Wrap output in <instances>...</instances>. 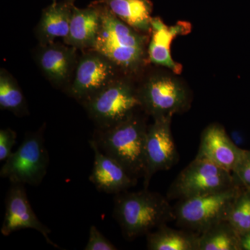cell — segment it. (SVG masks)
Returning <instances> with one entry per match:
<instances>
[{"mask_svg": "<svg viewBox=\"0 0 250 250\" xmlns=\"http://www.w3.org/2000/svg\"><path fill=\"white\" fill-rule=\"evenodd\" d=\"M101 25L93 50L109 59L123 75H135L148 58L149 37L116 17L100 1Z\"/></svg>", "mask_w": 250, "mask_h": 250, "instance_id": "1", "label": "cell"}, {"mask_svg": "<svg viewBox=\"0 0 250 250\" xmlns=\"http://www.w3.org/2000/svg\"><path fill=\"white\" fill-rule=\"evenodd\" d=\"M113 216L128 240L147 235L174 220L173 208L168 199L148 188L117 194Z\"/></svg>", "mask_w": 250, "mask_h": 250, "instance_id": "2", "label": "cell"}, {"mask_svg": "<svg viewBox=\"0 0 250 250\" xmlns=\"http://www.w3.org/2000/svg\"><path fill=\"white\" fill-rule=\"evenodd\" d=\"M147 127L146 121L136 113L111 127L97 128L91 140L101 152L119 163L134 178H143Z\"/></svg>", "mask_w": 250, "mask_h": 250, "instance_id": "3", "label": "cell"}, {"mask_svg": "<svg viewBox=\"0 0 250 250\" xmlns=\"http://www.w3.org/2000/svg\"><path fill=\"white\" fill-rule=\"evenodd\" d=\"M82 106L98 129L122 123L141 108L137 88L125 77L115 81Z\"/></svg>", "mask_w": 250, "mask_h": 250, "instance_id": "4", "label": "cell"}, {"mask_svg": "<svg viewBox=\"0 0 250 250\" xmlns=\"http://www.w3.org/2000/svg\"><path fill=\"white\" fill-rule=\"evenodd\" d=\"M45 128L43 125L37 131L26 134L17 150L4 161L0 177L9 179L11 183L40 185L49 164L44 138Z\"/></svg>", "mask_w": 250, "mask_h": 250, "instance_id": "5", "label": "cell"}, {"mask_svg": "<svg viewBox=\"0 0 250 250\" xmlns=\"http://www.w3.org/2000/svg\"><path fill=\"white\" fill-rule=\"evenodd\" d=\"M241 190V187L234 185L220 191L179 200L173 208L174 220L180 226L202 233L227 220Z\"/></svg>", "mask_w": 250, "mask_h": 250, "instance_id": "6", "label": "cell"}, {"mask_svg": "<svg viewBox=\"0 0 250 250\" xmlns=\"http://www.w3.org/2000/svg\"><path fill=\"white\" fill-rule=\"evenodd\" d=\"M137 92L141 109L153 119L187 111L191 102L183 82L169 74H153L137 88Z\"/></svg>", "mask_w": 250, "mask_h": 250, "instance_id": "7", "label": "cell"}, {"mask_svg": "<svg viewBox=\"0 0 250 250\" xmlns=\"http://www.w3.org/2000/svg\"><path fill=\"white\" fill-rule=\"evenodd\" d=\"M236 185L232 172L195 158L177 176L167 192L169 200H184Z\"/></svg>", "mask_w": 250, "mask_h": 250, "instance_id": "8", "label": "cell"}, {"mask_svg": "<svg viewBox=\"0 0 250 250\" xmlns=\"http://www.w3.org/2000/svg\"><path fill=\"white\" fill-rule=\"evenodd\" d=\"M123 73L109 59L96 51L86 50L77 62L70 85L65 92L81 104L122 77Z\"/></svg>", "mask_w": 250, "mask_h": 250, "instance_id": "9", "label": "cell"}, {"mask_svg": "<svg viewBox=\"0 0 250 250\" xmlns=\"http://www.w3.org/2000/svg\"><path fill=\"white\" fill-rule=\"evenodd\" d=\"M172 117L154 119L148 126L146 141V172L144 188H148L151 179L157 172L168 170L177 164L179 154L174 143L171 122Z\"/></svg>", "mask_w": 250, "mask_h": 250, "instance_id": "10", "label": "cell"}, {"mask_svg": "<svg viewBox=\"0 0 250 250\" xmlns=\"http://www.w3.org/2000/svg\"><path fill=\"white\" fill-rule=\"evenodd\" d=\"M24 184L11 183L5 200V215L1 228V234L9 236L19 230L31 229L42 235L51 246L59 248L49 238L52 231L41 223L33 210L28 199Z\"/></svg>", "mask_w": 250, "mask_h": 250, "instance_id": "11", "label": "cell"}, {"mask_svg": "<svg viewBox=\"0 0 250 250\" xmlns=\"http://www.w3.org/2000/svg\"><path fill=\"white\" fill-rule=\"evenodd\" d=\"M75 47L52 42L39 45L35 52L36 64L51 84L66 90L73 77L78 57Z\"/></svg>", "mask_w": 250, "mask_h": 250, "instance_id": "12", "label": "cell"}, {"mask_svg": "<svg viewBox=\"0 0 250 250\" xmlns=\"http://www.w3.org/2000/svg\"><path fill=\"white\" fill-rule=\"evenodd\" d=\"M246 150L237 147L223 125L213 123L204 130L196 157L232 172Z\"/></svg>", "mask_w": 250, "mask_h": 250, "instance_id": "13", "label": "cell"}, {"mask_svg": "<svg viewBox=\"0 0 250 250\" xmlns=\"http://www.w3.org/2000/svg\"><path fill=\"white\" fill-rule=\"evenodd\" d=\"M190 31V23L180 21L174 25L168 26L160 18H153L147 47L149 62L179 75L182 72V65L172 59L171 45L176 37L187 35Z\"/></svg>", "mask_w": 250, "mask_h": 250, "instance_id": "14", "label": "cell"}, {"mask_svg": "<svg viewBox=\"0 0 250 250\" xmlns=\"http://www.w3.org/2000/svg\"><path fill=\"white\" fill-rule=\"evenodd\" d=\"M89 144L94 153L89 179L98 190L117 195L136 185L138 179L130 175L119 163L101 152L93 140H90Z\"/></svg>", "mask_w": 250, "mask_h": 250, "instance_id": "15", "label": "cell"}, {"mask_svg": "<svg viewBox=\"0 0 250 250\" xmlns=\"http://www.w3.org/2000/svg\"><path fill=\"white\" fill-rule=\"evenodd\" d=\"M101 25V9L93 1L85 8L80 9L74 5L70 29L64 43L82 51L93 48Z\"/></svg>", "mask_w": 250, "mask_h": 250, "instance_id": "16", "label": "cell"}, {"mask_svg": "<svg viewBox=\"0 0 250 250\" xmlns=\"http://www.w3.org/2000/svg\"><path fill=\"white\" fill-rule=\"evenodd\" d=\"M74 3L53 1L43 9L36 28V36L39 45L52 43L56 39L67 37L70 29Z\"/></svg>", "mask_w": 250, "mask_h": 250, "instance_id": "17", "label": "cell"}, {"mask_svg": "<svg viewBox=\"0 0 250 250\" xmlns=\"http://www.w3.org/2000/svg\"><path fill=\"white\" fill-rule=\"evenodd\" d=\"M133 29L149 34L153 17L151 0H98Z\"/></svg>", "mask_w": 250, "mask_h": 250, "instance_id": "18", "label": "cell"}, {"mask_svg": "<svg viewBox=\"0 0 250 250\" xmlns=\"http://www.w3.org/2000/svg\"><path fill=\"white\" fill-rule=\"evenodd\" d=\"M199 234L168 228L166 225L147 234L149 250H198Z\"/></svg>", "mask_w": 250, "mask_h": 250, "instance_id": "19", "label": "cell"}, {"mask_svg": "<svg viewBox=\"0 0 250 250\" xmlns=\"http://www.w3.org/2000/svg\"><path fill=\"white\" fill-rule=\"evenodd\" d=\"M241 236L226 220L199 233L198 250H240Z\"/></svg>", "mask_w": 250, "mask_h": 250, "instance_id": "20", "label": "cell"}, {"mask_svg": "<svg viewBox=\"0 0 250 250\" xmlns=\"http://www.w3.org/2000/svg\"><path fill=\"white\" fill-rule=\"evenodd\" d=\"M0 108L18 117L29 114L27 100L17 81L4 68L0 70Z\"/></svg>", "mask_w": 250, "mask_h": 250, "instance_id": "21", "label": "cell"}, {"mask_svg": "<svg viewBox=\"0 0 250 250\" xmlns=\"http://www.w3.org/2000/svg\"><path fill=\"white\" fill-rule=\"evenodd\" d=\"M246 189L235 199L226 220L240 236L250 231V190Z\"/></svg>", "mask_w": 250, "mask_h": 250, "instance_id": "22", "label": "cell"}, {"mask_svg": "<svg viewBox=\"0 0 250 250\" xmlns=\"http://www.w3.org/2000/svg\"><path fill=\"white\" fill-rule=\"evenodd\" d=\"M85 250H117L118 248L99 231L96 227L92 225L89 230L88 243Z\"/></svg>", "mask_w": 250, "mask_h": 250, "instance_id": "23", "label": "cell"}, {"mask_svg": "<svg viewBox=\"0 0 250 250\" xmlns=\"http://www.w3.org/2000/svg\"><path fill=\"white\" fill-rule=\"evenodd\" d=\"M234 183L250 190V151L246 150L241 162L232 172Z\"/></svg>", "mask_w": 250, "mask_h": 250, "instance_id": "24", "label": "cell"}, {"mask_svg": "<svg viewBox=\"0 0 250 250\" xmlns=\"http://www.w3.org/2000/svg\"><path fill=\"white\" fill-rule=\"evenodd\" d=\"M17 134L11 128L0 130V161H5L12 154Z\"/></svg>", "mask_w": 250, "mask_h": 250, "instance_id": "25", "label": "cell"}, {"mask_svg": "<svg viewBox=\"0 0 250 250\" xmlns=\"http://www.w3.org/2000/svg\"><path fill=\"white\" fill-rule=\"evenodd\" d=\"M229 137L237 147H241L244 144V136H243L241 131H237V130L231 131V134L229 135Z\"/></svg>", "mask_w": 250, "mask_h": 250, "instance_id": "26", "label": "cell"}, {"mask_svg": "<svg viewBox=\"0 0 250 250\" xmlns=\"http://www.w3.org/2000/svg\"><path fill=\"white\" fill-rule=\"evenodd\" d=\"M241 250H250V231L241 236Z\"/></svg>", "mask_w": 250, "mask_h": 250, "instance_id": "27", "label": "cell"}, {"mask_svg": "<svg viewBox=\"0 0 250 250\" xmlns=\"http://www.w3.org/2000/svg\"><path fill=\"white\" fill-rule=\"evenodd\" d=\"M52 1H69V2L74 3V1H75V0H52Z\"/></svg>", "mask_w": 250, "mask_h": 250, "instance_id": "28", "label": "cell"}]
</instances>
